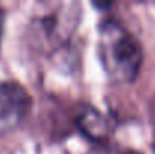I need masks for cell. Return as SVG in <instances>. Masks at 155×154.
<instances>
[{"instance_id":"1","label":"cell","mask_w":155,"mask_h":154,"mask_svg":"<svg viewBox=\"0 0 155 154\" xmlns=\"http://www.w3.org/2000/svg\"><path fill=\"white\" fill-rule=\"evenodd\" d=\"M98 56L108 79L117 85L133 83L143 62L139 41L113 20L104 21L100 27Z\"/></svg>"},{"instance_id":"2","label":"cell","mask_w":155,"mask_h":154,"mask_svg":"<svg viewBox=\"0 0 155 154\" xmlns=\"http://www.w3.org/2000/svg\"><path fill=\"white\" fill-rule=\"evenodd\" d=\"M30 107V97L15 82L0 83V125L12 127L20 122Z\"/></svg>"},{"instance_id":"3","label":"cell","mask_w":155,"mask_h":154,"mask_svg":"<svg viewBox=\"0 0 155 154\" xmlns=\"http://www.w3.org/2000/svg\"><path fill=\"white\" fill-rule=\"evenodd\" d=\"M80 130L87 136L91 138L92 141H104L107 136H108V125H107V121L103 118L101 113H98L97 110L87 107L81 112V115L78 116V121H77Z\"/></svg>"},{"instance_id":"4","label":"cell","mask_w":155,"mask_h":154,"mask_svg":"<svg viewBox=\"0 0 155 154\" xmlns=\"http://www.w3.org/2000/svg\"><path fill=\"white\" fill-rule=\"evenodd\" d=\"M3 18H5V14L3 11H0V39H2V30H3Z\"/></svg>"},{"instance_id":"5","label":"cell","mask_w":155,"mask_h":154,"mask_svg":"<svg viewBox=\"0 0 155 154\" xmlns=\"http://www.w3.org/2000/svg\"><path fill=\"white\" fill-rule=\"evenodd\" d=\"M124 154H142L140 151H136V150H130V151H125Z\"/></svg>"}]
</instances>
